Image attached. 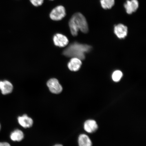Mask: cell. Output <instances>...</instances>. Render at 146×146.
Listing matches in <instances>:
<instances>
[{"label":"cell","instance_id":"obj_19","mask_svg":"<svg viewBox=\"0 0 146 146\" xmlns=\"http://www.w3.org/2000/svg\"><path fill=\"white\" fill-rule=\"evenodd\" d=\"M1 125H0V129H1Z\"/></svg>","mask_w":146,"mask_h":146},{"label":"cell","instance_id":"obj_16","mask_svg":"<svg viewBox=\"0 0 146 146\" xmlns=\"http://www.w3.org/2000/svg\"><path fill=\"white\" fill-rule=\"evenodd\" d=\"M30 1L34 6L38 7L43 4L44 0H30Z\"/></svg>","mask_w":146,"mask_h":146},{"label":"cell","instance_id":"obj_14","mask_svg":"<svg viewBox=\"0 0 146 146\" xmlns=\"http://www.w3.org/2000/svg\"><path fill=\"white\" fill-rule=\"evenodd\" d=\"M101 6L105 9H110L114 6L115 0H100Z\"/></svg>","mask_w":146,"mask_h":146},{"label":"cell","instance_id":"obj_4","mask_svg":"<svg viewBox=\"0 0 146 146\" xmlns=\"http://www.w3.org/2000/svg\"><path fill=\"white\" fill-rule=\"evenodd\" d=\"M49 90L53 94H58L61 93L63 90L62 87L60 85L59 81L55 78L49 80L47 83Z\"/></svg>","mask_w":146,"mask_h":146},{"label":"cell","instance_id":"obj_15","mask_svg":"<svg viewBox=\"0 0 146 146\" xmlns=\"http://www.w3.org/2000/svg\"><path fill=\"white\" fill-rule=\"evenodd\" d=\"M123 73L120 70L114 71L112 74V78L113 81L115 82H118L120 81L123 77Z\"/></svg>","mask_w":146,"mask_h":146},{"label":"cell","instance_id":"obj_7","mask_svg":"<svg viewBox=\"0 0 146 146\" xmlns=\"http://www.w3.org/2000/svg\"><path fill=\"white\" fill-rule=\"evenodd\" d=\"M138 7L139 3L137 0H128L124 4L126 12L129 14H132L133 13L136 12Z\"/></svg>","mask_w":146,"mask_h":146},{"label":"cell","instance_id":"obj_2","mask_svg":"<svg viewBox=\"0 0 146 146\" xmlns=\"http://www.w3.org/2000/svg\"><path fill=\"white\" fill-rule=\"evenodd\" d=\"M69 25L73 36H77L79 30L84 33H87L88 31L86 19L85 16L80 13H76L73 15L69 21Z\"/></svg>","mask_w":146,"mask_h":146},{"label":"cell","instance_id":"obj_18","mask_svg":"<svg viewBox=\"0 0 146 146\" xmlns=\"http://www.w3.org/2000/svg\"><path fill=\"white\" fill-rule=\"evenodd\" d=\"M54 146H63L61 145H60V144H58V145H56Z\"/></svg>","mask_w":146,"mask_h":146},{"label":"cell","instance_id":"obj_10","mask_svg":"<svg viewBox=\"0 0 146 146\" xmlns=\"http://www.w3.org/2000/svg\"><path fill=\"white\" fill-rule=\"evenodd\" d=\"M18 120L20 125L25 128L31 127L33 123L32 119L29 117L26 114L19 116L18 118Z\"/></svg>","mask_w":146,"mask_h":146},{"label":"cell","instance_id":"obj_20","mask_svg":"<svg viewBox=\"0 0 146 146\" xmlns=\"http://www.w3.org/2000/svg\"><path fill=\"white\" fill-rule=\"evenodd\" d=\"M50 1H53V0H50Z\"/></svg>","mask_w":146,"mask_h":146},{"label":"cell","instance_id":"obj_5","mask_svg":"<svg viewBox=\"0 0 146 146\" xmlns=\"http://www.w3.org/2000/svg\"><path fill=\"white\" fill-rule=\"evenodd\" d=\"M53 39L54 45L60 47L66 46L69 42L66 36L61 34L55 35Z\"/></svg>","mask_w":146,"mask_h":146},{"label":"cell","instance_id":"obj_9","mask_svg":"<svg viewBox=\"0 0 146 146\" xmlns=\"http://www.w3.org/2000/svg\"><path fill=\"white\" fill-rule=\"evenodd\" d=\"M98 127L97 123L94 120H88L84 124V129L86 132L88 133H93L95 132Z\"/></svg>","mask_w":146,"mask_h":146},{"label":"cell","instance_id":"obj_6","mask_svg":"<svg viewBox=\"0 0 146 146\" xmlns=\"http://www.w3.org/2000/svg\"><path fill=\"white\" fill-rule=\"evenodd\" d=\"M114 32L119 38L123 39L127 35V27L122 24H119L115 27Z\"/></svg>","mask_w":146,"mask_h":146},{"label":"cell","instance_id":"obj_17","mask_svg":"<svg viewBox=\"0 0 146 146\" xmlns=\"http://www.w3.org/2000/svg\"><path fill=\"white\" fill-rule=\"evenodd\" d=\"M0 146H11L10 144L7 142H0Z\"/></svg>","mask_w":146,"mask_h":146},{"label":"cell","instance_id":"obj_8","mask_svg":"<svg viewBox=\"0 0 146 146\" xmlns=\"http://www.w3.org/2000/svg\"><path fill=\"white\" fill-rule=\"evenodd\" d=\"M13 89V86L10 82L7 80L0 81V90L3 94H10L12 92Z\"/></svg>","mask_w":146,"mask_h":146},{"label":"cell","instance_id":"obj_12","mask_svg":"<svg viewBox=\"0 0 146 146\" xmlns=\"http://www.w3.org/2000/svg\"><path fill=\"white\" fill-rule=\"evenodd\" d=\"M79 146H92V142L89 137L85 134L80 135L78 138Z\"/></svg>","mask_w":146,"mask_h":146},{"label":"cell","instance_id":"obj_13","mask_svg":"<svg viewBox=\"0 0 146 146\" xmlns=\"http://www.w3.org/2000/svg\"><path fill=\"white\" fill-rule=\"evenodd\" d=\"M10 138L13 141H21L24 138L23 133L21 130L16 129L11 133Z\"/></svg>","mask_w":146,"mask_h":146},{"label":"cell","instance_id":"obj_1","mask_svg":"<svg viewBox=\"0 0 146 146\" xmlns=\"http://www.w3.org/2000/svg\"><path fill=\"white\" fill-rule=\"evenodd\" d=\"M92 47L89 45L75 42L71 44L64 50L63 54L68 57L76 58L84 60L85 54L90 52Z\"/></svg>","mask_w":146,"mask_h":146},{"label":"cell","instance_id":"obj_3","mask_svg":"<svg viewBox=\"0 0 146 146\" xmlns=\"http://www.w3.org/2000/svg\"><path fill=\"white\" fill-rule=\"evenodd\" d=\"M66 15L65 9L62 5H58L54 8L51 12L50 15V19L53 21H61Z\"/></svg>","mask_w":146,"mask_h":146},{"label":"cell","instance_id":"obj_11","mask_svg":"<svg viewBox=\"0 0 146 146\" xmlns=\"http://www.w3.org/2000/svg\"><path fill=\"white\" fill-rule=\"evenodd\" d=\"M82 64L81 60L76 58H72L68 64L69 70L72 72H76L79 70Z\"/></svg>","mask_w":146,"mask_h":146}]
</instances>
